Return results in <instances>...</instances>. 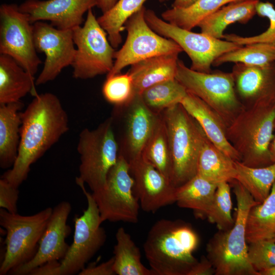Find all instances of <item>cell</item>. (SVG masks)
<instances>
[{
    "instance_id": "obj_1",
    "label": "cell",
    "mask_w": 275,
    "mask_h": 275,
    "mask_svg": "<svg viewBox=\"0 0 275 275\" xmlns=\"http://www.w3.org/2000/svg\"><path fill=\"white\" fill-rule=\"evenodd\" d=\"M20 139L13 167L1 177L16 187L27 179L36 162L69 129V118L59 98L46 92L37 94L21 112Z\"/></svg>"
},
{
    "instance_id": "obj_2",
    "label": "cell",
    "mask_w": 275,
    "mask_h": 275,
    "mask_svg": "<svg viewBox=\"0 0 275 275\" xmlns=\"http://www.w3.org/2000/svg\"><path fill=\"white\" fill-rule=\"evenodd\" d=\"M199 243V236L189 224L160 219L150 228L143 249L155 275H189L198 262L193 253Z\"/></svg>"
},
{
    "instance_id": "obj_3",
    "label": "cell",
    "mask_w": 275,
    "mask_h": 275,
    "mask_svg": "<svg viewBox=\"0 0 275 275\" xmlns=\"http://www.w3.org/2000/svg\"><path fill=\"white\" fill-rule=\"evenodd\" d=\"M230 183L237 201L234 224L214 235L207 244L206 257L216 275H258L248 260L245 227L250 210L259 203L238 181Z\"/></svg>"
},
{
    "instance_id": "obj_4",
    "label": "cell",
    "mask_w": 275,
    "mask_h": 275,
    "mask_svg": "<svg viewBox=\"0 0 275 275\" xmlns=\"http://www.w3.org/2000/svg\"><path fill=\"white\" fill-rule=\"evenodd\" d=\"M275 130V101L244 107L227 127V139L240 156V162L251 167L272 164L269 147Z\"/></svg>"
},
{
    "instance_id": "obj_5",
    "label": "cell",
    "mask_w": 275,
    "mask_h": 275,
    "mask_svg": "<svg viewBox=\"0 0 275 275\" xmlns=\"http://www.w3.org/2000/svg\"><path fill=\"white\" fill-rule=\"evenodd\" d=\"M161 114L167 128L172 160L171 183L177 188L197 174L199 153L206 134L180 103Z\"/></svg>"
},
{
    "instance_id": "obj_6",
    "label": "cell",
    "mask_w": 275,
    "mask_h": 275,
    "mask_svg": "<svg viewBox=\"0 0 275 275\" xmlns=\"http://www.w3.org/2000/svg\"><path fill=\"white\" fill-rule=\"evenodd\" d=\"M77 150L80 163L79 176L76 179L86 183L93 194H98L104 188L107 174L119 156V146L112 117L94 129H82Z\"/></svg>"
},
{
    "instance_id": "obj_7",
    "label": "cell",
    "mask_w": 275,
    "mask_h": 275,
    "mask_svg": "<svg viewBox=\"0 0 275 275\" xmlns=\"http://www.w3.org/2000/svg\"><path fill=\"white\" fill-rule=\"evenodd\" d=\"M175 78L187 92L213 109L227 127L244 108L237 96L231 72L219 70L210 73L198 72L178 60Z\"/></svg>"
},
{
    "instance_id": "obj_8",
    "label": "cell",
    "mask_w": 275,
    "mask_h": 275,
    "mask_svg": "<svg viewBox=\"0 0 275 275\" xmlns=\"http://www.w3.org/2000/svg\"><path fill=\"white\" fill-rule=\"evenodd\" d=\"M52 210L47 207L33 215H22L0 208V225L6 232L0 275L8 274L34 257Z\"/></svg>"
},
{
    "instance_id": "obj_9",
    "label": "cell",
    "mask_w": 275,
    "mask_h": 275,
    "mask_svg": "<svg viewBox=\"0 0 275 275\" xmlns=\"http://www.w3.org/2000/svg\"><path fill=\"white\" fill-rule=\"evenodd\" d=\"M72 31L76 46L71 65L73 77L86 79L109 73L114 66L116 51L92 9L87 12L84 25Z\"/></svg>"
},
{
    "instance_id": "obj_10",
    "label": "cell",
    "mask_w": 275,
    "mask_h": 275,
    "mask_svg": "<svg viewBox=\"0 0 275 275\" xmlns=\"http://www.w3.org/2000/svg\"><path fill=\"white\" fill-rule=\"evenodd\" d=\"M145 17L154 32L174 41L187 53L191 61L190 68L196 71L210 73L215 59L243 46L182 29L159 17L151 9L146 10Z\"/></svg>"
},
{
    "instance_id": "obj_11",
    "label": "cell",
    "mask_w": 275,
    "mask_h": 275,
    "mask_svg": "<svg viewBox=\"0 0 275 275\" xmlns=\"http://www.w3.org/2000/svg\"><path fill=\"white\" fill-rule=\"evenodd\" d=\"M87 201V207L80 216L74 218L73 240L60 265L61 275L78 274L104 244L106 234L97 204L92 194L87 191L85 183L75 179Z\"/></svg>"
},
{
    "instance_id": "obj_12",
    "label": "cell",
    "mask_w": 275,
    "mask_h": 275,
    "mask_svg": "<svg viewBox=\"0 0 275 275\" xmlns=\"http://www.w3.org/2000/svg\"><path fill=\"white\" fill-rule=\"evenodd\" d=\"M146 10L143 6L124 24L126 40L121 48L115 52L113 67L106 77L120 73L124 68L142 60L183 51L174 41L160 36L149 26L145 19Z\"/></svg>"
},
{
    "instance_id": "obj_13",
    "label": "cell",
    "mask_w": 275,
    "mask_h": 275,
    "mask_svg": "<svg viewBox=\"0 0 275 275\" xmlns=\"http://www.w3.org/2000/svg\"><path fill=\"white\" fill-rule=\"evenodd\" d=\"M134 180L127 159L119 153L109 170L104 188L92 195L97 204L102 223H136L140 205L133 191Z\"/></svg>"
},
{
    "instance_id": "obj_14",
    "label": "cell",
    "mask_w": 275,
    "mask_h": 275,
    "mask_svg": "<svg viewBox=\"0 0 275 275\" xmlns=\"http://www.w3.org/2000/svg\"><path fill=\"white\" fill-rule=\"evenodd\" d=\"M33 24L15 4L0 6V54L8 55L33 75L41 61L37 53Z\"/></svg>"
},
{
    "instance_id": "obj_15",
    "label": "cell",
    "mask_w": 275,
    "mask_h": 275,
    "mask_svg": "<svg viewBox=\"0 0 275 275\" xmlns=\"http://www.w3.org/2000/svg\"><path fill=\"white\" fill-rule=\"evenodd\" d=\"M37 51L45 55L44 67L36 79L39 86L54 80L65 67L72 65L76 48L72 30H62L42 21L33 24Z\"/></svg>"
},
{
    "instance_id": "obj_16",
    "label": "cell",
    "mask_w": 275,
    "mask_h": 275,
    "mask_svg": "<svg viewBox=\"0 0 275 275\" xmlns=\"http://www.w3.org/2000/svg\"><path fill=\"white\" fill-rule=\"evenodd\" d=\"M71 209V204L67 201H62L53 208L36 254L30 261L13 269L10 274H29L32 270L47 262L65 257L70 247L66 239L71 232L67 220Z\"/></svg>"
},
{
    "instance_id": "obj_17",
    "label": "cell",
    "mask_w": 275,
    "mask_h": 275,
    "mask_svg": "<svg viewBox=\"0 0 275 275\" xmlns=\"http://www.w3.org/2000/svg\"><path fill=\"white\" fill-rule=\"evenodd\" d=\"M133 191L141 208L154 213L175 202V189L170 181L144 157L130 161Z\"/></svg>"
},
{
    "instance_id": "obj_18",
    "label": "cell",
    "mask_w": 275,
    "mask_h": 275,
    "mask_svg": "<svg viewBox=\"0 0 275 275\" xmlns=\"http://www.w3.org/2000/svg\"><path fill=\"white\" fill-rule=\"evenodd\" d=\"M97 6V0H26L19 6L31 23L47 20L62 30H73L82 24L84 14Z\"/></svg>"
},
{
    "instance_id": "obj_19",
    "label": "cell",
    "mask_w": 275,
    "mask_h": 275,
    "mask_svg": "<svg viewBox=\"0 0 275 275\" xmlns=\"http://www.w3.org/2000/svg\"><path fill=\"white\" fill-rule=\"evenodd\" d=\"M231 73L237 96L244 107L275 101V62L264 66L236 63Z\"/></svg>"
},
{
    "instance_id": "obj_20",
    "label": "cell",
    "mask_w": 275,
    "mask_h": 275,
    "mask_svg": "<svg viewBox=\"0 0 275 275\" xmlns=\"http://www.w3.org/2000/svg\"><path fill=\"white\" fill-rule=\"evenodd\" d=\"M125 135L123 145L119 148L128 162L143 155L146 146L156 126L160 114L151 110L144 102L141 95H135L125 105Z\"/></svg>"
},
{
    "instance_id": "obj_21",
    "label": "cell",
    "mask_w": 275,
    "mask_h": 275,
    "mask_svg": "<svg viewBox=\"0 0 275 275\" xmlns=\"http://www.w3.org/2000/svg\"><path fill=\"white\" fill-rule=\"evenodd\" d=\"M180 104L198 122L210 142L233 160L240 161L238 152L227 139V126L213 109L188 92Z\"/></svg>"
},
{
    "instance_id": "obj_22",
    "label": "cell",
    "mask_w": 275,
    "mask_h": 275,
    "mask_svg": "<svg viewBox=\"0 0 275 275\" xmlns=\"http://www.w3.org/2000/svg\"><path fill=\"white\" fill-rule=\"evenodd\" d=\"M179 54H166L149 58L132 65L127 72L131 76L133 94L143 92L157 83L175 78Z\"/></svg>"
},
{
    "instance_id": "obj_23",
    "label": "cell",
    "mask_w": 275,
    "mask_h": 275,
    "mask_svg": "<svg viewBox=\"0 0 275 275\" xmlns=\"http://www.w3.org/2000/svg\"><path fill=\"white\" fill-rule=\"evenodd\" d=\"M35 85L34 75L11 57L0 54V104L20 101L29 93L36 96Z\"/></svg>"
},
{
    "instance_id": "obj_24",
    "label": "cell",
    "mask_w": 275,
    "mask_h": 275,
    "mask_svg": "<svg viewBox=\"0 0 275 275\" xmlns=\"http://www.w3.org/2000/svg\"><path fill=\"white\" fill-rule=\"evenodd\" d=\"M20 101L0 104V167L11 168L18 151L21 124Z\"/></svg>"
},
{
    "instance_id": "obj_25",
    "label": "cell",
    "mask_w": 275,
    "mask_h": 275,
    "mask_svg": "<svg viewBox=\"0 0 275 275\" xmlns=\"http://www.w3.org/2000/svg\"><path fill=\"white\" fill-rule=\"evenodd\" d=\"M259 0H243L229 3L202 20L198 25L201 33L222 39L226 28L238 22L245 24L256 14Z\"/></svg>"
},
{
    "instance_id": "obj_26",
    "label": "cell",
    "mask_w": 275,
    "mask_h": 275,
    "mask_svg": "<svg viewBox=\"0 0 275 275\" xmlns=\"http://www.w3.org/2000/svg\"><path fill=\"white\" fill-rule=\"evenodd\" d=\"M197 175L216 184L230 183L236 176L235 161L217 148L206 135L199 153Z\"/></svg>"
},
{
    "instance_id": "obj_27",
    "label": "cell",
    "mask_w": 275,
    "mask_h": 275,
    "mask_svg": "<svg viewBox=\"0 0 275 275\" xmlns=\"http://www.w3.org/2000/svg\"><path fill=\"white\" fill-rule=\"evenodd\" d=\"M217 185L197 174L185 183L176 188L175 202L180 207L192 209L198 217L205 218Z\"/></svg>"
},
{
    "instance_id": "obj_28",
    "label": "cell",
    "mask_w": 275,
    "mask_h": 275,
    "mask_svg": "<svg viewBox=\"0 0 275 275\" xmlns=\"http://www.w3.org/2000/svg\"><path fill=\"white\" fill-rule=\"evenodd\" d=\"M245 235L248 244L261 240L275 241V182L266 199L250 210Z\"/></svg>"
},
{
    "instance_id": "obj_29",
    "label": "cell",
    "mask_w": 275,
    "mask_h": 275,
    "mask_svg": "<svg viewBox=\"0 0 275 275\" xmlns=\"http://www.w3.org/2000/svg\"><path fill=\"white\" fill-rule=\"evenodd\" d=\"M115 237L113 268L116 274L155 275L142 263L139 248L123 227L118 228Z\"/></svg>"
},
{
    "instance_id": "obj_30",
    "label": "cell",
    "mask_w": 275,
    "mask_h": 275,
    "mask_svg": "<svg viewBox=\"0 0 275 275\" xmlns=\"http://www.w3.org/2000/svg\"><path fill=\"white\" fill-rule=\"evenodd\" d=\"M235 180L238 181L257 202H263L268 196L275 182V163L263 167L246 166L235 161Z\"/></svg>"
},
{
    "instance_id": "obj_31",
    "label": "cell",
    "mask_w": 275,
    "mask_h": 275,
    "mask_svg": "<svg viewBox=\"0 0 275 275\" xmlns=\"http://www.w3.org/2000/svg\"><path fill=\"white\" fill-rule=\"evenodd\" d=\"M243 0H197L190 7L172 8L161 13V18L167 22L182 29L191 30L205 18L225 5Z\"/></svg>"
},
{
    "instance_id": "obj_32",
    "label": "cell",
    "mask_w": 275,
    "mask_h": 275,
    "mask_svg": "<svg viewBox=\"0 0 275 275\" xmlns=\"http://www.w3.org/2000/svg\"><path fill=\"white\" fill-rule=\"evenodd\" d=\"M146 1L119 0L111 9L97 18L114 48L122 43L121 33L126 21L144 6Z\"/></svg>"
},
{
    "instance_id": "obj_33",
    "label": "cell",
    "mask_w": 275,
    "mask_h": 275,
    "mask_svg": "<svg viewBox=\"0 0 275 275\" xmlns=\"http://www.w3.org/2000/svg\"><path fill=\"white\" fill-rule=\"evenodd\" d=\"M142 156L171 182L172 160L167 128L161 113Z\"/></svg>"
},
{
    "instance_id": "obj_34",
    "label": "cell",
    "mask_w": 275,
    "mask_h": 275,
    "mask_svg": "<svg viewBox=\"0 0 275 275\" xmlns=\"http://www.w3.org/2000/svg\"><path fill=\"white\" fill-rule=\"evenodd\" d=\"M187 93L186 89L174 78L150 87L143 92L141 96L151 110L160 114L168 108L180 104Z\"/></svg>"
},
{
    "instance_id": "obj_35",
    "label": "cell",
    "mask_w": 275,
    "mask_h": 275,
    "mask_svg": "<svg viewBox=\"0 0 275 275\" xmlns=\"http://www.w3.org/2000/svg\"><path fill=\"white\" fill-rule=\"evenodd\" d=\"M242 46L223 54L213 63L217 66L227 62L264 66L275 62V43H256Z\"/></svg>"
},
{
    "instance_id": "obj_36",
    "label": "cell",
    "mask_w": 275,
    "mask_h": 275,
    "mask_svg": "<svg viewBox=\"0 0 275 275\" xmlns=\"http://www.w3.org/2000/svg\"><path fill=\"white\" fill-rule=\"evenodd\" d=\"M232 208L229 183L224 182L218 184L206 218L210 223L215 224L219 230L229 229L234 224L231 214Z\"/></svg>"
},
{
    "instance_id": "obj_37",
    "label": "cell",
    "mask_w": 275,
    "mask_h": 275,
    "mask_svg": "<svg viewBox=\"0 0 275 275\" xmlns=\"http://www.w3.org/2000/svg\"><path fill=\"white\" fill-rule=\"evenodd\" d=\"M103 95L108 102L116 106H123L133 97L132 79L127 72L106 77L102 87Z\"/></svg>"
},
{
    "instance_id": "obj_38",
    "label": "cell",
    "mask_w": 275,
    "mask_h": 275,
    "mask_svg": "<svg viewBox=\"0 0 275 275\" xmlns=\"http://www.w3.org/2000/svg\"><path fill=\"white\" fill-rule=\"evenodd\" d=\"M256 14L260 17L267 18L269 21V26L265 32L252 37L224 34V38L240 45L256 43H275V9L273 4L269 2L259 1L256 6Z\"/></svg>"
},
{
    "instance_id": "obj_39",
    "label": "cell",
    "mask_w": 275,
    "mask_h": 275,
    "mask_svg": "<svg viewBox=\"0 0 275 275\" xmlns=\"http://www.w3.org/2000/svg\"><path fill=\"white\" fill-rule=\"evenodd\" d=\"M248 260L259 272L275 266V241L261 240L248 244Z\"/></svg>"
},
{
    "instance_id": "obj_40",
    "label": "cell",
    "mask_w": 275,
    "mask_h": 275,
    "mask_svg": "<svg viewBox=\"0 0 275 275\" xmlns=\"http://www.w3.org/2000/svg\"><path fill=\"white\" fill-rule=\"evenodd\" d=\"M19 191L4 178L0 179V207L12 213H17Z\"/></svg>"
},
{
    "instance_id": "obj_41",
    "label": "cell",
    "mask_w": 275,
    "mask_h": 275,
    "mask_svg": "<svg viewBox=\"0 0 275 275\" xmlns=\"http://www.w3.org/2000/svg\"><path fill=\"white\" fill-rule=\"evenodd\" d=\"M114 257L107 261L97 265H93L84 268L79 275H115L114 268Z\"/></svg>"
},
{
    "instance_id": "obj_42",
    "label": "cell",
    "mask_w": 275,
    "mask_h": 275,
    "mask_svg": "<svg viewBox=\"0 0 275 275\" xmlns=\"http://www.w3.org/2000/svg\"><path fill=\"white\" fill-rule=\"evenodd\" d=\"M61 262L58 261L47 262L32 270L30 275H61Z\"/></svg>"
},
{
    "instance_id": "obj_43",
    "label": "cell",
    "mask_w": 275,
    "mask_h": 275,
    "mask_svg": "<svg viewBox=\"0 0 275 275\" xmlns=\"http://www.w3.org/2000/svg\"><path fill=\"white\" fill-rule=\"evenodd\" d=\"M215 274L214 269L207 257L203 256L193 267L189 275H211Z\"/></svg>"
},
{
    "instance_id": "obj_44",
    "label": "cell",
    "mask_w": 275,
    "mask_h": 275,
    "mask_svg": "<svg viewBox=\"0 0 275 275\" xmlns=\"http://www.w3.org/2000/svg\"><path fill=\"white\" fill-rule=\"evenodd\" d=\"M117 1V0H97V7L101 10L102 13H104L111 9Z\"/></svg>"
},
{
    "instance_id": "obj_45",
    "label": "cell",
    "mask_w": 275,
    "mask_h": 275,
    "mask_svg": "<svg viewBox=\"0 0 275 275\" xmlns=\"http://www.w3.org/2000/svg\"><path fill=\"white\" fill-rule=\"evenodd\" d=\"M197 0H174L172 7L175 8H186L193 5Z\"/></svg>"
},
{
    "instance_id": "obj_46",
    "label": "cell",
    "mask_w": 275,
    "mask_h": 275,
    "mask_svg": "<svg viewBox=\"0 0 275 275\" xmlns=\"http://www.w3.org/2000/svg\"><path fill=\"white\" fill-rule=\"evenodd\" d=\"M269 151L272 163H275V133L270 144Z\"/></svg>"
},
{
    "instance_id": "obj_47",
    "label": "cell",
    "mask_w": 275,
    "mask_h": 275,
    "mask_svg": "<svg viewBox=\"0 0 275 275\" xmlns=\"http://www.w3.org/2000/svg\"><path fill=\"white\" fill-rule=\"evenodd\" d=\"M259 275H275V266L259 272Z\"/></svg>"
},
{
    "instance_id": "obj_48",
    "label": "cell",
    "mask_w": 275,
    "mask_h": 275,
    "mask_svg": "<svg viewBox=\"0 0 275 275\" xmlns=\"http://www.w3.org/2000/svg\"><path fill=\"white\" fill-rule=\"evenodd\" d=\"M168 1H169V0H159V1L160 3H163V2Z\"/></svg>"
},
{
    "instance_id": "obj_49",
    "label": "cell",
    "mask_w": 275,
    "mask_h": 275,
    "mask_svg": "<svg viewBox=\"0 0 275 275\" xmlns=\"http://www.w3.org/2000/svg\"><path fill=\"white\" fill-rule=\"evenodd\" d=\"M274 2H275V0H274Z\"/></svg>"
}]
</instances>
